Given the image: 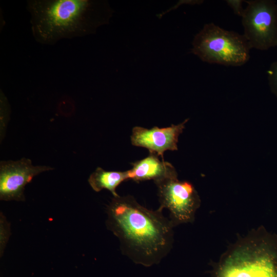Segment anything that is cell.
I'll use <instances>...</instances> for the list:
<instances>
[{
	"mask_svg": "<svg viewBox=\"0 0 277 277\" xmlns=\"http://www.w3.org/2000/svg\"><path fill=\"white\" fill-rule=\"evenodd\" d=\"M159 208L150 210L131 195L113 197L106 225L119 240L122 253L145 267L159 264L172 249L174 227Z\"/></svg>",
	"mask_w": 277,
	"mask_h": 277,
	"instance_id": "6da1fadb",
	"label": "cell"
},
{
	"mask_svg": "<svg viewBox=\"0 0 277 277\" xmlns=\"http://www.w3.org/2000/svg\"><path fill=\"white\" fill-rule=\"evenodd\" d=\"M26 8L34 39L48 45L94 33L113 13L102 1L29 0Z\"/></svg>",
	"mask_w": 277,
	"mask_h": 277,
	"instance_id": "7a4b0ae2",
	"label": "cell"
},
{
	"mask_svg": "<svg viewBox=\"0 0 277 277\" xmlns=\"http://www.w3.org/2000/svg\"><path fill=\"white\" fill-rule=\"evenodd\" d=\"M211 277H277V235L263 226L231 245L215 263Z\"/></svg>",
	"mask_w": 277,
	"mask_h": 277,
	"instance_id": "3957f363",
	"label": "cell"
},
{
	"mask_svg": "<svg viewBox=\"0 0 277 277\" xmlns=\"http://www.w3.org/2000/svg\"><path fill=\"white\" fill-rule=\"evenodd\" d=\"M192 53L209 64L240 66L250 58L251 47L244 35L205 24L192 41Z\"/></svg>",
	"mask_w": 277,
	"mask_h": 277,
	"instance_id": "277c9868",
	"label": "cell"
},
{
	"mask_svg": "<svg viewBox=\"0 0 277 277\" xmlns=\"http://www.w3.org/2000/svg\"><path fill=\"white\" fill-rule=\"evenodd\" d=\"M242 17L244 36L251 48L266 50L277 47V4L272 0L245 1Z\"/></svg>",
	"mask_w": 277,
	"mask_h": 277,
	"instance_id": "5b68a950",
	"label": "cell"
},
{
	"mask_svg": "<svg viewBox=\"0 0 277 277\" xmlns=\"http://www.w3.org/2000/svg\"><path fill=\"white\" fill-rule=\"evenodd\" d=\"M154 183L157 188L159 208L169 210V219L174 227L194 221L201 199L191 183L181 181L177 176L166 178Z\"/></svg>",
	"mask_w": 277,
	"mask_h": 277,
	"instance_id": "8992f818",
	"label": "cell"
},
{
	"mask_svg": "<svg viewBox=\"0 0 277 277\" xmlns=\"http://www.w3.org/2000/svg\"><path fill=\"white\" fill-rule=\"evenodd\" d=\"M54 169L47 166H33L31 160L22 158L0 163V199L24 201L25 186L39 173Z\"/></svg>",
	"mask_w": 277,
	"mask_h": 277,
	"instance_id": "52a82bcc",
	"label": "cell"
},
{
	"mask_svg": "<svg viewBox=\"0 0 277 277\" xmlns=\"http://www.w3.org/2000/svg\"><path fill=\"white\" fill-rule=\"evenodd\" d=\"M188 120L165 128L154 126L147 129L140 126L134 127L130 136L131 143L134 146L146 148L149 152H154L164 159L166 151L177 150L179 137Z\"/></svg>",
	"mask_w": 277,
	"mask_h": 277,
	"instance_id": "ba28073f",
	"label": "cell"
},
{
	"mask_svg": "<svg viewBox=\"0 0 277 277\" xmlns=\"http://www.w3.org/2000/svg\"><path fill=\"white\" fill-rule=\"evenodd\" d=\"M131 164L132 168L128 170L129 180L137 182L148 180L155 182L177 176L174 166L154 152H149L147 157Z\"/></svg>",
	"mask_w": 277,
	"mask_h": 277,
	"instance_id": "9c48e42d",
	"label": "cell"
},
{
	"mask_svg": "<svg viewBox=\"0 0 277 277\" xmlns=\"http://www.w3.org/2000/svg\"><path fill=\"white\" fill-rule=\"evenodd\" d=\"M129 180L128 171H106L101 167H97L88 178V183L92 189L95 192L103 189L109 190L113 197L119 195L116 188L123 182Z\"/></svg>",
	"mask_w": 277,
	"mask_h": 277,
	"instance_id": "30bf717a",
	"label": "cell"
},
{
	"mask_svg": "<svg viewBox=\"0 0 277 277\" xmlns=\"http://www.w3.org/2000/svg\"><path fill=\"white\" fill-rule=\"evenodd\" d=\"M267 74L270 89L277 96V61L271 64L267 71Z\"/></svg>",
	"mask_w": 277,
	"mask_h": 277,
	"instance_id": "8fae6325",
	"label": "cell"
},
{
	"mask_svg": "<svg viewBox=\"0 0 277 277\" xmlns=\"http://www.w3.org/2000/svg\"><path fill=\"white\" fill-rule=\"evenodd\" d=\"M243 1L241 0H227L226 2L228 5L232 9L234 13L240 16H242L244 9L243 7L242 4Z\"/></svg>",
	"mask_w": 277,
	"mask_h": 277,
	"instance_id": "7c38bea8",
	"label": "cell"
}]
</instances>
